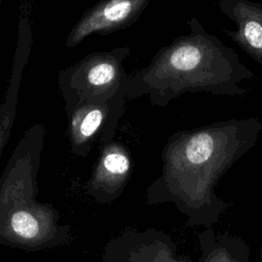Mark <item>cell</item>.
Returning a JSON list of instances; mask_svg holds the SVG:
<instances>
[{"instance_id":"obj_1","label":"cell","mask_w":262,"mask_h":262,"mask_svg":"<svg viewBox=\"0 0 262 262\" xmlns=\"http://www.w3.org/2000/svg\"><path fill=\"white\" fill-rule=\"evenodd\" d=\"M189 33L162 47L150 62L129 75L127 99L148 96L151 105L164 107L184 93L244 96L251 91L243 83L253 72L236 52L208 33L200 20H186Z\"/></svg>"},{"instance_id":"obj_2","label":"cell","mask_w":262,"mask_h":262,"mask_svg":"<svg viewBox=\"0 0 262 262\" xmlns=\"http://www.w3.org/2000/svg\"><path fill=\"white\" fill-rule=\"evenodd\" d=\"M260 119H229L179 130L167 140L161 176L150 186L185 205L209 201L214 184L257 142Z\"/></svg>"},{"instance_id":"obj_3","label":"cell","mask_w":262,"mask_h":262,"mask_svg":"<svg viewBox=\"0 0 262 262\" xmlns=\"http://www.w3.org/2000/svg\"><path fill=\"white\" fill-rule=\"evenodd\" d=\"M46 128L32 125L21 136L0 177V245L38 252L69 245L72 227L60 224L59 212L36 200Z\"/></svg>"},{"instance_id":"obj_4","label":"cell","mask_w":262,"mask_h":262,"mask_svg":"<svg viewBox=\"0 0 262 262\" xmlns=\"http://www.w3.org/2000/svg\"><path fill=\"white\" fill-rule=\"evenodd\" d=\"M129 54L128 46L92 52L60 70L57 84L66 114L81 103L107 100L127 90L129 75L123 63Z\"/></svg>"},{"instance_id":"obj_5","label":"cell","mask_w":262,"mask_h":262,"mask_svg":"<svg viewBox=\"0 0 262 262\" xmlns=\"http://www.w3.org/2000/svg\"><path fill=\"white\" fill-rule=\"evenodd\" d=\"M126 93L123 90L107 100L81 103L67 114V134L73 155L86 157L97 141L100 145L115 139L125 112Z\"/></svg>"},{"instance_id":"obj_6","label":"cell","mask_w":262,"mask_h":262,"mask_svg":"<svg viewBox=\"0 0 262 262\" xmlns=\"http://www.w3.org/2000/svg\"><path fill=\"white\" fill-rule=\"evenodd\" d=\"M152 0H99L84 11L70 31L66 46L73 48L92 34L108 35L132 26Z\"/></svg>"},{"instance_id":"obj_7","label":"cell","mask_w":262,"mask_h":262,"mask_svg":"<svg viewBox=\"0 0 262 262\" xmlns=\"http://www.w3.org/2000/svg\"><path fill=\"white\" fill-rule=\"evenodd\" d=\"M132 168L128 147L112 140L99 145V156L85 183L86 192L96 202L105 204L120 195Z\"/></svg>"},{"instance_id":"obj_8","label":"cell","mask_w":262,"mask_h":262,"mask_svg":"<svg viewBox=\"0 0 262 262\" xmlns=\"http://www.w3.org/2000/svg\"><path fill=\"white\" fill-rule=\"evenodd\" d=\"M217 6L236 26L235 31L223 30L224 34L262 67V3L219 0Z\"/></svg>"},{"instance_id":"obj_9","label":"cell","mask_w":262,"mask_h":262,"mask_svg":"<svg viewBox=\"0 0 262 262\" xmlns=\"http://www.w3.org/2000/svg\"><path fill=\"white\" fill-rule=\"evenodd\" d=\"M166 236L131 235L129 231L111 239L103 252V262H187L172 254Z\"/></svg>"},{"instance_id":"obj_10","label":"cell","mask_w":262,"mask_h":262,"mask_svg":"<svg viewBox=\"0 0 262 262\" xmlns=\"http://www.w3.org/2000/svg\"><path fill=\"white\" fill-rule=\"evenodd\" d=\"M202 262H248L247 247L236 237L204 236Z\"/></svg>"},{"instance_id":"obj_11","label":"cell","mask_w":262,"mask_h":262,"mask_svg":"<svg viewBox=\"0 0 262 262\" xmlns=\"http://www.w3.org/2000/svg\"><path fill=\"white\" fill-rule=\"evenodd\" d=\"M1 4H2V0H0V7H1Z\"/></svg>"}]
</instances>
